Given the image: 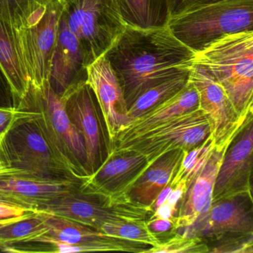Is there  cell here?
<instances>
[{
  "label": "cell",
  "instance_id": "cell-1",
  "mask_svg": "<svg viewBox=\"0 0 253 253\" xmlns=\"http://www.w3.org/2000/svg\"><path fill=\"white\" fill-rule=\"evenodd\" d=\"M104 56L128 109L149 88L192 67L195 53L168 27L145 30L126 26Z\"/></svg>",
  "mask_w": 253,
  "mask_h": 253
},
{
  "label": "cell",
  "instance_id": "cell-2",
  "mask_svg": "<svg viewBox=\"0 0 253 253\" xmlns=\"http://www.w3.org/2000/svg\"><path fill=\"white\" fill-rule=\"evenodd\" d=\"M193 64L223 86L240 117L253 114V32L228 35L195 53Z\"/></svg>",
  "mask_w": 253,
  "mask_h": 253
},
{
  "label": "cell",
  "instance_id": "cell-3",
  "mask_svg": "<svg viewBox=\"0 0 253 253\" xmlns=\"http://www.w3.org/2000/svg\"><path fill=\"white\" fill-rule=\"evenodd\" d=\"M17 109L35 112L34 120L59 160L74 176L84 180L89 177L86 149L82 136L71 122L64 103L45 83L30 87Z\"/></svg>",
  "mask_w": 253,
  "mask_h": 253
},
{
  "label": "cell",
  "instance_id": "cell-4",
  "mask_svg": "<svg viewBox=\"0 0 253 253\" xmlns=\"http://www.w3.org/2000/svg\"><path fill=\"white\" fill-rule=\"evenodd\" d=\"M167 27L174 38L199 52L221 38L253 32V0H226L171 18Z\"/></svg>",
  "mask_w": 253,
  "mask_h": 253
},
{
  "label": "cell",
  "instance_id": "cell-5",
  "mask_svg": "<svg viewBox=\"0 0 253 253\" xmlns=\"http://www.w3.org/2000/svg\"><path fill=\"white\" fill-rule=\"evenodd\" d=\"M33 117L17 121L0 140L4 164L10 169L41 178L80 180L56 156Z\"/></svg>",
  "mask_w": 253,
  "mask_h": 253
},
{
  "label": "cell",
  "instance_id": "cell-6",
  "mask_svg": "<svg viewBox=\"0 0 253 253\" xmlns=\"http://www.w3.org/2000/svg\"><path fill=\"white\" fill-rule=\"evenodd\" d=\"M62 16L79 41L88 67L104 55L124 32L114 0H63Z\"/></svg>",
  "mask_w": 253,
  "mask_h": 253
},
{
  "label": "cell",
  "instance_id": "cell-7",
  "mask_svg": "<svg viewBox=\"0 0 253 253\" xmlns=\"http://www.w3.org/2000/svg\"><path fill=\"white\" fill-rule=\"evenodd\" d=\"M36 211L69 219L99 231L104 223L146 220L152 214L149 209L128 200L87 193L80 189L42 203Z\"/></svg>",
  "mask_w": 253,
  "mask_h": 253
},
{
  "label": "cell",
  "instance_id": "cell-8",
  "mask_svg": "<svg viewBox=\"0 0 253 253\" xmlns=\"http://www.w3.org/2000/svg\"><path fill=\"white\" fill-rule=\"evenodd\" d=\"M207 115L198 108L174 117L134 140L112 148L111 153L133 151L143 154L149 164L169 151H189L204 143L211 134Z\"/></svg>",
  "mask_w": 253,
  "mask_h": 253
},
{
  "label": "cell",
  "instance_id": "cell-9",
  "mask_svg": "<svg viewBox=\"0 0 253 253\" xmlns=\"http://www.w3.org/2000/svg\"><path fill=\"white\" fill-rule=\"evenodd\" d=\"M61 98L71 122L84 139L91 175L109 158L112 150L100 105L86 82L77 85Z\"/></svg>",
  "mask_w": 253,
  "mask_h": 253
},
{
  "label": "cell",
  "instance_id": "cell-10",
  "mask_svg": "<svg viewBox=\"0 0 253 253\" xmlns=\"http://www.w3.org/2000/svg\"><path fill=\"white\" fill-rule=\"evenodd\" d=\"M63 8V0H51L38 23L17 29L30 87L40 88L48 82Z\"/></svg>",
  "mask_w": 253,
  "mask_h": 253
},
{
  "label": "cell",
  "instance_id": "cell-11",
  "mask_svg": "<svg viewBox=\"0 0 253 253\" xmlns=\"http://www.w3.org/2000/svg\"><path fill=\"white\" fill-rule=\"evenodd\" d=\"M189 82L198 92L200 109L210 120L215 148L228 147L253 115L240 117L223 86L201 66L192 65Z\"/></svg>",
  "mask_w": 253,
  "mask_h": 253
},
{
  "label": "cell",
  "instance_id": "cell-12",
  "mask_svg": "<svg viewBox=\"0 0 253 253\" xmlns=\"http://www.w3.org/2000/svg\"><path fill=\"white\" fill-rule=\"evenodd\" d=\"M174 233L215 241L231 233H253V195L243 194L212 201L193 224Z\"/></svg>",
  "mask_w": 253,
  "mask_h": 253
},
{
  "label": "cell",
  "instance_id": "cell-13",
  "mask_svg": "<svg viewBox=\"0 0 253 253\" xmlns=\"http://www.w3.org/2000/svg\"><path fill=\"white\" fill-rule=\"evenodd\" d=\"M253 121L250 118L223 155L214 183L212 201L252 195Z\"/></svg>",
  "mask_w": 253,
  "mask_h": 253
},
{
  "label": "cell",
  "instance_id": "cell-14",
  "mask_svg": "<svg viewBox=\"0 0 253 253\" xmlns=\"http://www.w3.org/2000/svg\"><path fill=\"white\" fill-rule=\"evenodd\" d=\"M47 230L30 242L63 243L78 246L83 252L123 251L146 253L151 246L124 238L111 236L91 226L48 214Z\"/></svg>",
  "mask_w": 253,
  "mask_h": 253
},
{
  "label": "cell",
  "instance_id": "cell-15",
  "mask_svg": "<svg viewBox=\"0 0 253 253\" xmlns=\"http://www.w3.org/2000/svg\"><path fill=\"white\" fill-rule=\"evenodd\" d=\"M146 156L133 151L110 153L101 167L81 183L82 192L128 200L126 193L150 166Z\"/></svg>",
  "mask_w": 253,
  "mask_h": 253
},
{
  "label": "cell",
  "instance_id": "cell-16",
  "mask_svg": "<svg viewBox=\"0 0 253 253\" xmlns=\"http://www.w3.org/2000/svg\"><path fill=\"white\" fill-rule=\"evenodd\" d=\"M86 83L100 105L112 147L118 133L129 119L122 88L104 55L87 67Z\"/></svg>",
  "mask_w": 253,
  "mask_h": 253
},
{
  "label": "cell",
  "instance_id": "cell-17",
  "mask_svg": "<svg viewBox=\"0 0 253 253\" xmlns=\"http://www.w3.org/2000/svg\"><path fill=\"white\" fill-rule=\"evenodd\" d=\"M86 81L87 67L79 41L61 15L58 36L51 60L48 79L50 86L62 97Z\"/></svg>",
  "mask_w": 253,
  "mask_h": 253
},
{
  "label": "cell",
  "instance_id": "cell-18",
  "mask_svg": "<svg viewBox=\"0 0 253 253\" xmlns=\"http://www.w3.org/2000/svg\"><path fill=\"white\" fill-rule=\"evenodd\" d=\"M228 147L214 148L205 165L188 183L186 192L180 200L177 215L174 217L172 233L193 224L211 207L216 177Z\"/></svg>",
  "mask_w": 253,
  "mask_h": 253
},
{
  "label": "cell",
  "instance_id": "cell-19",
  "mask_svg": "<svg viewBox=\"0 0 253 253\" xmlns=\"http://www.w3.org/2000/svg\"><path fill=\"white\" fill-rule=\"evenodd\" d=\"M198 108V92L189 80L187 85L178 94L124 126L117 135L112 149L118 145L140 137L174 117L192 112Z\"/></svg>",
  "mask_w": 253,
  "mask_h": 253
},
{
  "label": "cell",
  "instance_id": "cell-20",
  "mask_svg": "<svg viewBox=\"0 0 253 253\" xmlns=\"http://www.w3.org/2000/svg\"><path fill=\"white\" fill-rule=\"evenodd\" d=\"M83 180H53L26 174H0V192L23 198L38 206L80 189Z\"/></svg>",
  "mask_w": 253,
  "mask_h": 253
},
{
  "label": "cell",
  "instance_id": "cell-21",
  "mask_svg": "<svg viewBox=\"0 0 253 253\" xmlns=\"http://www.w3.org/2000/svg\"><path fill=\"white\" fill-rule=\"evenodd\" d=\"M184 150L172 149L157 158L139 177L126 193L131 202L149 209L152 207L160 192L169 185L175 174Z\"/></svg>",
  "mask_w": 253,
  "mask_h": 253
},
{
  "label": "cell",
  "instance_id": "cell-22",
  "mask_svg": "<svg viewBox=\"0 0 253 253\" xmlns=\"http://www.w3.org/2000/svg\"><path fill=\"white\" fill-rule=\"evenodd\" d=\"M0 67L8 81L13 106H20L30 89V81L23 61L17 29L0 17Z\"/></svg>",
  "mask_w": 253,
  "mask_h": 253
},
{
  "label": "cell",
  "instance_id": "cell-23",
  "mask_svg": "<svg viewBox=\"0 0 253 253\" xmlns=\"http://www.w3.org/2000/svg\"><path fill=\"white\" fill-rule=\"evenodd\" d=\"M126 26L140 29L167 27L169 0H114Z\"/></svg>",
  "mask_w": 253,
  "mask_h": 253
},
{
  "label": "cell",
  "instance_id": "cell-24",
  "mask_svg": "<svg viewBox=\"0 0 253 253\" xmlns=\"http://www.w3.org/2000/svg\"><path fill=\"white\" fill-rule=\"evenodd\" d=\"M190 71L186 69L145 91L128 108L129 122L178 94L189 83Z\"/></svg>",
  "mask_w": 253,
  "mask_h": 253
},
{
  "label": "cell",
  "instance_id": "cell-25",
  "mask_svg": "<svg viewBox=\"0 0 253 253\" xmlns=\"http://www.w3.org/2000/svg\"><path fill=\"white\" fill-rule=\"evenodd\" d=\"M48 214L35 211L0 228V250L15 244L30 242L47 230Z\"/></svg>",
  "mask_w": 253,
  "mask_h": 253
},
{
  "label": "cell",
  "instance_id": "cell-26",
  "mask_svg": "<svg viewBox=\"0 0 253 253\" xmlns=\"http://www.w3.org/2000/svg\"><path fill=\"white\" fill-rule=\"evenodd\" d=\"M51 0H0V17L16 29L36 24Z\"/></svg>",
  "mask_w": 253,
  "mask_h": 253
},
{
  "label": "cell",
  "instance_id": "cell-27",
  "mask_svg": "<svg viewBox=\"0 0 253 253\" xmlns=\"http://www.w3.org/2000/svg\"><path fill=\"white\" fill-rule=\"evenodd\" d=\"M215 148L211 134L199 146L189 151H184L181 162L173 176L169 184L174 187L181 180H185L186 186L205 165Z\"/></svg>",
  "mask_w": 253,
  "mask_h": 253
},
{
  "label": "cell",
  "instance_id": "cell-28",
  "mask_svg": "<svg viewBox=\"0 0 253 253\" xmlns=\"http://www.w3.org/2000/svg\"><path fill=\"white\" fill-rule=\"evenodd\" d=\"M100 231L111 236L143 243L152 247L161 243L157 235L148 227L146 220L110 222L104 223Z\"/></svg>",
  "mask_w": 253,
  "mask_h": 253
},
{
  "label": "cell",
  "instance_id": "cell-29",
  "mask_svg": "<svg viewBox=\"0 0 253 253\" xmlns=\"http://www.w3.org/2000/svg\"><path fill=\"white\" fill-rule=\"evenodd\" d=\"M159 245L151 247L146 253H206L208 244L198 237H187L178 233Z\"/></svg>",
  "mask_w": 253,
  "mask_h": 253
},
{
  "label": "cell",
  "instance_id": "cell-30",
  "mask_svg": "<svg viewBox=\"0 0 253 253\" xmlns=\"http://www.w3.org/2000/svg\"><path fill=\"white\" fill-rule=\"evenodd\" d=\"M214 241L209 253H253V233L227 234Z\"/></svg>",
  "mask_w": 253,
  "mask_h": 253
},
{
  "label": "cell",
  "instance_id": "cell-31",
  "mask_svg": "<svg viewBox=\"0 0 253 253\" xmlns=\"http://www.w3.org/2000/svg\"><path fill=\"white\" fill-rule=\"evenodd\" d=\"M226 0H169L170 19Z\"/></svg>",
  "mask_w": 253,
  "mask_h": 253
},
{
  "label": "cell",
  "instance_id": "cell-32",
  "mask_svg": "<svg viewBox=\"0 0 253 253\" xmlns=\"http://www.w3.org/2000/svg\"><path fill=\"white\" fill-rule=\"evenodd\" d=\"M32 115H34V112L31 111L16 109L13 106H0V136H3L19 120Z\"/></svg>",
  "mask_w": 253,
  "mask_h": 253
},
{
  "label": "cell",
  "instance_id": "cell-33",
  "mask_svg": "<svg viewBox=\"0 0 253 253\" xmlns=\"http://www.w3.org/2000/svg\"><path fill=\"white\" fill-rule=\"evenodd\" d=\"M146 223L151 232L155 235L172 231L174 225L173 219L152 218L146 220Z\"/></svg>",
  "mask_w": 253,
  "mask_h": 253
},
{
  "label": "cell",
  "instance_id": "cell-34",
  "mask_svg": "<svg viewBox=\"0 0 253 253\" xmlns=\"http://www.w3.org/2000/svg\"><path fill=\"white\" fill-rule=\"evenodd\" d=\"M0 204H6V205L14 206V207H20L25 210L30 211H36L37 207L35 204L23 198L13 196L8 194L0 192Z\"/></svg>",
  "mask_w": 253,
  "mask_h": 253
},
{
  "label": "cell",
  "instance_id": "cell-35",
  "mask_svg": "<svg viewBox=\"0 0 253 253\" xmlns=\"http://www.w3.org/2000/svg\"><path fill=\"white\" fill-rule=\"evenodd\" d=\"M0 106H7V107L13 106L11 89L1 67H0Z\"/></svg>",
  "mask_w": 253,
  "mask_h": 253
},
{
  "label": "cell",
  "instance_id": "cell-36",
  "mask_svg": "<svg viewBox=\"0 0 253 253\" xmlns=\"http://www.w3.org/2000/svg\"><path fill=\"white\" fill-rule=\"evenodd\" d=\"M35 211L25 210L14 206L0 204V219L15 218L23 217Z\"/></svg>",
  "mask_w": 253,
  "mask_h": 253
},
{
  "label": "cell",
  "instance_id": "cell-37",
  "mask_svg": "<svg viewBox=\"0 0 253 253\" xmlns=\"http://www.w3.org/2000/svg\"><path fill=\"white\" fill-rule=\"evenodd\" d=\"M177 207H172L167 201L160 205L151 215L150 218L173 219L177 214Z\"/></svg>",
  "mask_w": 253,
  "mask_h": 253
},
{
  "label": "cell",
  "instance_id": "cell-38",
  "mask_svg": "<svg viewBox=\"0 0 253 253\" xmlns=\"http://www.w3.org/2000/svg\"><path fill=\"white\" fill-rule=\"evenodd\" d=\"M186 190V180L183 179L171 189L168 198H167V202L171 204L172 207H177V206H178L181 198H183Z\"/></svg>",
  "mask_w": 253,
  "mask_h": 253
},
{
  "label": "cell",
  "instance_id": "cell-39",
  "mask_svg": "<svg viewBox=\"0 0 253 253\" xmlns=\"http://www.w3.org/2000/svg\"><path fill=\"white\" fill-rule=\"evenodd\" d=\"M4 173H17V174H25V173L21 172V171H17V170L10 169L4 164L2 160L0 158V174H4Z\"/></svg>",
  "mask_w": 253,
  "mask_h": 253
},
{
  "label": "cell",
  "instance_id": "cell-40",
  "mask_svg": "<svg viewBox=\"0 0 253 253\" xmlns=\"http://www.w3.org/2000/svg\"><path fill=\"white\" fill-rule=\"evenodd\" d=\"M26 215H27V214H26ZM24 216L20 217H15V218L1 219V220H0V228L5 226V225L8 224V223H11V222L15 221V220H18V219L22 218V217H24Z\"/></svg>",
  "mask_w": 253,
  "mask_h": 253
},
{
  "label": "cell",
  "instance_id": "cell-41",
  "mask_svg": "<svg viewBox=\"0 0 253 253\" xmlns=\"http://www.w3.org/2000/svg\"><path fill=\"white\" fill-rule=\"evenodd\" d=\"M2 136H0V140H1V138H2Z\"/></svg>",
  "mask_w": 253,
  "mask_h": 253
}]
</instances>
